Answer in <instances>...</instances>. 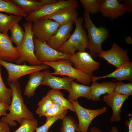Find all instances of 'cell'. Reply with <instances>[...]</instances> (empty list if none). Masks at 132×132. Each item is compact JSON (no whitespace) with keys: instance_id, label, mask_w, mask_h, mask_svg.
<instances>
[{"instance_id":"1","label":"cell","mask_w":132,"mask_h":132,"mask_svg":"<svg viewBox=\"0 0 132 132\" xmlns=\"http://www.w3.org/2000/svg\"><path fill=\"white\" fill-rule=\"evenodd\" d=\"M8 84L12 92L11 101L8 110L9 112L1 118V121L7 123L10 126H14L17 124L15 121L21 125L24 118H35L33 113L24 102L20 84L17 81Z\"/></svg>"},{"instance_id":"2","label":"cell","mask_w":132,"mask_h":132,"mask_svg":"<svg viewBox=\"0 0 132 132\" xmlns=\"http://www.w3.org/2000/svg\"><path fill=\"white\" fill-rule=\"evenodd\" d=\"M83 18L85 21L84 26L88 33V43L87 48L89 50L92 58H95L98 56L103 50L102 44L107 38L108 32L104 27L98 28L95 26L92 22L88 11H85Z\"/></svg>"},{"instance_id":"3","label":"cell","mask_w":132,"mask_h":132,"mask_svg":"<svg viewBox=\"0 0 132 132\" xmlns=\"http://www.w3.org/2000/svg\"><path fill=\"white\" fill-rule=\"evenodd\" d=\"M83 18L77 17L74 21L76 27L69 38L57 51L64 53L73 55L76 51L85 52L87 48L88 40L82 24Z\"/></svg>"},{"instance_id":"4","label":"cell","mask_w":132,"mask_h":132,"mask_svg":"<svg viewBox=\"0 0 132 132\" xmlns=\"http://www.w3.org/2000/svg\"><path fill=\"white\" fill-rule=\"evenodd\" d=\"M32 24L31 22H25L22 24L24 29V38L20 45L15 47L20 56L15 62L17 64H20L26 61L33 66H39L42 64L35 55L33 41L34 36L32 30Z\"/></svg>"},{"instance_id":"5","label":"cell","mask_w":132,"mask_h":132,"mask_svg":"<svg viewBox=\"0 0 132 132\" xmlns=\"http://www.w3.org/2000/svg\"><path fill=\"white\" fill-rule=\"evenodd\" d=\"M42 63L53 68L55 70V72L51 73L53 75L67 76L76 79L77 81L87 86L89 85L92 81V76L73 67L72 64L69 60L61 59L55 62H43Z\"/></svg>"},{"instance_id":"6","label":"cell","mask_w":132,"mask_h":132,"mask_svg":"<svg viewBox=\"0 0 132 132\" xmlns=\"http://www.w3.org/2000/svg\"><path fill=\"white\" fill-rule=\"evenodd\" d=\"M0 64L7 70L8 73V84L16 82L20 77L27 75L44 69H48L50 66L45 64L39 66L28 65L24 63L20 65L9 63L0 59Z\"/></svg>"},{"instance_id":"7","label":"cell","mask_w":132,"mask_h":132,"mask_svg":"<svg viewBox=\"0 0 132 132\" xmlns=\"http://www.w3.org/2000/svg\"><path fill=\"white\" fill-rule=\"evenodd\" d=\"M73 104L75 111L77 116L78 123L77 132H87L89 127L93 120L97 116L107 111L105 107L97 109H87L82 106L77 99L73 101L69 100Z\"/></svg>"},{"instance_id":"8","label":"cell","mask_w":132,"mask_h":132,"mask_svg":"<svg viewBox=\"0 0 132 132\" xmlns=\"http://www.w3.org/2000/svg\"><path fill=\"white\" fill-rule=\"evenodd\" d=\"M33 41L35 55L41 63L43 62H55L61 59L69 60L72 55L55 50L48 46L47 42H42L35 37Z\"/></svg>"},{"instance_id":"9","label":"cell","mask_w":132,"mask_h":132,"mask_svg":"<svg viewBox=\"0 0 132 132\" xmlns=\"http://www.w3.org/2000/svg\"><path fill=\"white\" fill-rule=\"evenodd\" d=\"M60 25L49 19H40L33 22L32 30L34 37L42 42H47L56 32Z\"/></svg>"},{"instance_id":"10","label":"cell","mask_w":132,"mask_h":132,"mask_svg":"<svg viewBox=\"0 0 132 132\" xmlns=\"http://www.w3.org/2000/svg\"><path fill=\"white\" fill-rule=\"evenodd\" d=\"M78 7V1L75 0H60L55 3L45 5L38 10L28 15L25 18L27 22H33L40 19L63 8Z\"/></svg>"},{"instance_id":"11","label":"cell","mask_w":132,"mask_h":132,"mask_svg":"<svg viewBox=\"0 0 132 132\" xmlns=\"http://www.w3.org/2000/svg\"><path fill=\"white\" fill-rule=\"evenodd\" d=\"M69 60L75 68L91 76H92L93 72L98 70L100 66L99 63L94 60L86 51H77L70 56Z\"/></svg>"},{"instance_id":"12","label":"cell","mask_w":132,"mask_h":132,"mask_svg":"<svg viewBox=\"0 0 132 132\" xmlns=\"http://www.w3.org/2000/svg\"><path fill=\"white\" fill-rule=\"evenodd\" d=\"M98 57L104 59L108 63L117 68L123 63L129 61L127 51L122 49L115 42L110 49L106 51L103 50Z\"/></svg>"},{"instance_id":"13","label":"cell","mask_w":132,"mask_h":132,"mask_svg":"<svg viewBox=\"0 0 132 132\" xmlns=\"http://www.w3.org/2000/svg\"><path fill=\"white\" fill-rule=\"evenodd\" d=\"M129 96L119 94L114 91L110 94L103 96V101L111 108L112 113L110 122L119 121L121 118L120 113L123 104Z\"/></svg>"},{"instance_id":"14","label":"cell","mask_w":132,"mask_h":132,"mask_svg":"<svg viewBox=\"0 0 132 132\" xmlns=\"http://www.w3.org/2000/svg\"><path fill=\"white\" fill-rule=\"evenodd\" d=\"M8 34L0 33V59L13 63L20 57V55L13 45Z\"/></svg>"},{"instance_id":"15","label":"cell","mask_w":132,"mask_h":132,"mask_svg":"<svg viewBox=\"0 0 132 132\" xmlns=\"http://www.w3.org/2000/svg\"><path fill=\"white\" fill-rule=\"evenodd\" d=\"M44 75L41 85H46L52 89H65L69 92L71 83L75 79L70 77H60L53 75L48 70L44 71Z\"/></svg>"},{"instance_id":"16","label":"cell","mask_w":132,"mask_h":132,"mask_svg":"<svg viewBox=\"0 0 132 132\" xmlns=\"http://www.w3.org/2000/svg\"><path fill=\"white\" fill-rule=\"evenodd\" d=\"M73 21L60 25L55 33L47 42L51 48L57 50L70 38Z\"/></svg>"},{"instance_id":"17","label":"cell","mask_w":132,"mask_h":132,"mask_svg":"<svg viewBox=\"0 0 132 132\" xmlns=\"http://www.w3.org/2000/svg\"><path fill=\"white\" fill-rule=\"evenodd\" d=\"M126 11L123 4L117 0H104L99 11L103 16L111 19L122 16Z\"/></svg>"},{"instance_id":"18","label":"cell","mask_w":132,"mask_h":132,"mask_svg":"<svg viewBox=\"0 0 132 132\" xmlns=\"http://www.w3.org/2000/svg\"><path fill=\"white\" fill-rule=\"evenodd\" d=\"M107 77L115 78L113 81L126 80L132 82V62L129 61L123 63L115 71L107 75L99 77L92 76V81Z\"/></svg>"},{"instance_id":"19","label":"cell","mask_w":132,"mask_h":132,"mask_svg":"<svg viewBox=\"0 0 132 132\" xmlns=\"http://www.w3.org/2000/svg\"><path fill=\"white\" fill-rule=\"evenodd\" d=\"M76 9L72 7L63 8L42 19H51L56 22L60 25H63L71 21L74 22L78 17V14Z\"/></svg>"},{"instance_id":"20","label":"cell","mask_w":132,"mask_h":132,"mask_svg":"<svg viewBox=\"0 0 132 132\" xmlns=\"http://www.w3.org/2000/svg\"><path fill=\"white\" fill-rule=\"evenodd\" d=\"M28 15L38 10L44 6L55 3L56 0H11Z\"/></svg>"},{"instance_id":"21","label":"cell","mask_w":132,"mask_h":132,"mask_svg":"<svg viewBox=\"0 0 132 132\" xmlns=\"http://www.w3.org/2000/svg\"><path fill=\"white\" fill-rule=\"evenodd\" d=\"M69 92V100L75 101L80 97H85L88 100H92L91 86L79 84L73 81L71 83Z\"/></svg>"},{"instance_id":"22","label":"cell","mask_w":132,"mask_h":132,"mask_svg":"<svg viewBox=\"0 0 132 132\" xmlns=\"http://www.w3.org/2000/svg\"><path fill=\"white\" fill-rule=\"evenodd\" d=\"M92 89V100L95 101L101 100L100 96L103 94H110L114 91V83L111 82L106 81L99 83L93 81L91 86Z\"/></svg>"},{"instance_id":"23","label":"cell","mask_w":132,"mask_h":132,"mask_svg":"<svg viewBox=\"0 0 132 132\" xmlns=\"http://www.w3.org/2000/svg\"><path fill=\"white\" fill-rule=\"evenodd\" d=\"M44 75V71H36L30 74L24 89V95L30 98L34 95L37 88L41 84Z\"/></svg>"},{"instance_id":"24","label":"cell","mask_w":132,"mask_h":132,"mask_svg":"<svg viewBox=\"0 0 132 132\" xmlns=\"http://www.w3.org/2000/svg\"><path fill=\"white\" fill-rule=\"evenodd\" d=\"M22 18L20 16L12 14L8 15L0 12V33L8 34V31L12 26L18 23Z\"/></svg>"},{"instance_id":"25","label":"cell","mask_w":132,"mask_h":132,"mask_svg":"<svg viewBox=\"0 0 132 132\" xmlns=\"http://www.w3.org/2000/svg\"><path fill=\"white\" fill-rule=\"evenodd\" d=\"M46 95L54 101L66 108L67 109L74 111L75 109L72 103L69 100L65 99L63 93L58 90L51 89L49 91Z\"/></svg>"},{"instance_id":"26","label":"cell","mask_w":132,"mask_h":132,"mask_svg":"<svg viewBox=\"0 0 132 132\" xmlns=\"http://www.w3.org/2000/svg\"><path fill=\"white\" fill-rule=\"evenodd\" d=\"M3 12L26 18L28 15L11 0H0V12Z\"/></svg>"},{"instance_id":"27","label":"cell","mask_w":132,"mask_h":132,"mask_svg":"<svg viewBox=\"0 0 132 132\" xmlns=\"http://www.w3.org/2000/svg\"><path fill=\"white\" fill-rule=\"evenodd\" d=\"M10 30L11 33L10 38L11 41L15 44L16 46H20L23 40L25 31L22 27L18 23L14 24Z\"/></svg>"},{"instance_id":"28","label":"cell","mask_w":132,"mask_h":132,"mask_svg":"<svg viewBox=\"0 0 132 132\" xmlns=\"http://www.w3.org/2000/svg\"><path fill=\"white\" fill-rule=\"evenodd\" d=\"M85 11L93 14L99 12L103 0H80Z\"/></svg>"},{"instance_id":"29","label":"cell","mask_w":132,"mask_h":132,"mask_svg":"<svg viewBox=\"0 0 132 132\" xmlns=\"http://www.w3.org/2000/svg\"><path fill=\"white\" fill-rule=\"evenodd\" d=\"M1 66L0 64V99L1 102L9 105L11 101L12 90L4 84L1 74Z\"/></svg>"},{"instance_id":"30","label":"cell","mask_w":132,"mask_h":132,"mask_svg":"<svg viewBox=\"0 0 132 132\" xmlns=\"http://www.w3.org/2000/svg\"><path fill=\"white\" fill-rule=\"evenodd\" d=\"M20 125L13 132H35L38 127V121L35 118H24Z\"/></svg>"},{"instance_id":"31","label":"cell","mask_w":132,"mask_h":132,"mask_svg":"<svg viewBox=\"0 0 132 132\" xmlns=\"http://www.w3.org/2000/svg\"><path fill=\"white\" fill-rule=\"evenodd\" d=\"M67 109L57 103L53 101L50 107L44 114L47 117H55L60 115L65 116Z\"/></svg>"},{"instance_id":"32","label":"cell","mask_w":132,"mask_h":132,"mask_svg":"<svg viewBox=\"0 0 132 132\" xmlns=\"http://www.w3.org/2000/svg\"><path fill=\"white\" fill-rule=\"evenodd\" d=\"M62 126L60 129L61 132H76L78 124L70 116H65L62 119Z\"/></svg>"},{"instance_id":"33","label":"cell","mask_w":132,"mask_h":132,"mask_svg":"<svg viewBox=\"0 0 132 132\" xmlns=\"http://www.w3.org/2000/svg\"><path fill=\"white\" fill-rule=\"evenodd\" d=\"M114 91L128 96L132 95V82L125 83L122 81L114 83Z\"/></svg>"},{"instance_id":"34","label":"cell","mask_w":132,"mask_h":132,"mask_svg":"<svg viewBox=\"0 0 132 132\" xmlns=\"http://www.w3.org/2000/svg\"><path fill=\"white\" fill-rule=\"evenodd\" d=\"M53 101L46 95L38 103V107L35 111L36 114L40 117L44 116L45 112L52 105Z\"/></svg>"},{"instance_id":"35","label":"cell","mask_w":132,"mask_h":132,"mask_svg":"<svg viewBox=\"0 0 132 132\" xmlns=\"http://www.w3.org/2000/svg\"><path fill=\"white\" fill-rule=\"evenodd\" d=\"M65 116L60 115L55 117H47L46 120L44 124L37 127L35 132H48V130L51 126L57 121L62 119Z\"/></svg>"},{"instance_id":"36","label":"cell","mask_w":132,"mask_h":132,"mask_svg":"<svg viewBox=\"0 0 132 132\" xmlns=\"http://www.w3.org/2000/svg\"><path fill=\"white\" fill-rule=\"evenodd\" d=\"M9 105L1 102H0V116H4L7 115L8 113H7L6 111L8 110Z\"/></svg>"},{"instance_id":"37","label":"cell","mask_w":132,"mask_h":132,"mask_svg":"<svg viewBox=\"0 0 132 132\" xmlns=\"http://www.w3.org/2000/svg\"><path fill=\"white\" fill-rule=\"evenodd\" d=\"M132 0H126L124 1L123 4L126 11L132 14Z\"/></svg>"},{"instance_id":"38","label":"cell","mask_w":132,"mask_h":132,"mask_svg":"<svg viewBox=\"0 0 132 132\" xmlns=\"http://www.w3.org/2000/svg\"><path fill=\"white\" fill-rule=\"evenodd\" d=\"M0 132H10L9 125L5 122L1 121L0 122Z\"/></svg>"},{"instance_id":"39","label":"cell","mask_w":132,"mask_h":132,"mask_svg":"<svg viewBox=\"0 0 132 132\" xmlns=\"http://www.w3.org/2000/svg\"><path fill=\"white\" fill-rule=\"evenodd\" d=\"M129 120H127L125 121V124L128 128V132H132V116L129 118Z\"/></svg>"},{"instance_id":"40","label":"cell","mask_w":132,"mask_h":132,"mask_svg":"<svg viewBox=\"0 0 132 132\" xmlns=\"http://www.w3.org/2000/svg\"><path fill=\"white\" fill-rule=\"evenodd\" d=\"M90 132H102V131L98 128L94 127L90 129Z\"/></svg>"},{"instance_id":"41","label":"cell","mask_w":132,"mask_h":132,"mask_svg":"<svg viewBox=\"0 0 132 132\" xmlns=\"http://www.w3.org/2000/svg\"><path fill=\"white\" fill-rule=\"evenodd\" d=\"M126 42L128 44H132V40L131 38L130 37H126L125 38Z\"/></svg>"},{"instance_id":"42","label":"cell","mask_w":132,"mask_h":132,"mask_svg":"<svg viewBox=\"0 0 132 132\" xmlns=\"http://www.w3.org/2000/svg\"><path fill=\"white\" fill-rule=\"evenodd\" d=\"M110 132H118V129L116 127L113 126L111 127Z\"/></svg>"},{"instance_id":"43","label":"cell","mask_w":132,"mask_h":132,"mask_svg":"<svg viewBox=\"0 0 132 132\" xmlns=\"http://www.w3.org/2000/svg\"><path fill=\"white\" fill-rule=\"evenodd\" d=\"M0 102H1L0 99Z\"/></svg>"},{"instance_id":"44","label":"cell","mask_w":132,"mask_h":132,"mask_svg":"<svg viewBox=\"0 0 132 132\" xmlns=\"http://www.w3.org/2000/svg\"><path fill=\"white\" fill-rule=\"evenodd\" d=\"M1 122V120H0V122Z\"/></svg>"}]
</instances>
